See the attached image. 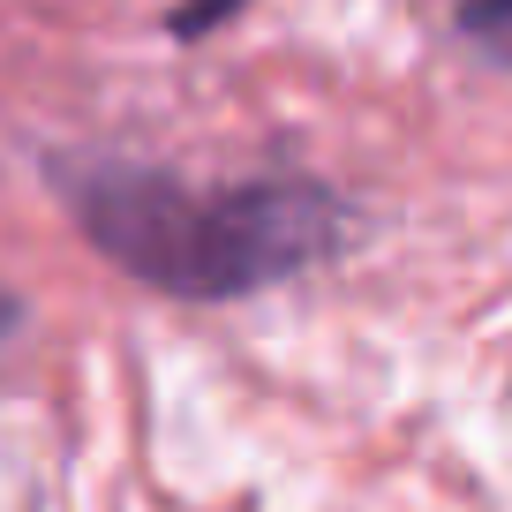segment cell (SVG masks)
<instances>
[{
	"label": "cell",
	"mask_w": 512,
	"mask_h": 512,
	"mask_svg": "<svg viewBox=\"0 0 512 512\" xmlns=\"http://www.w3.org/2000/svg\"><path fill=\"white\" fill-rule=\"evenodd\" d=\"M460 38L482 46L497 68H512V0H460Z\"/></svg>",
	"instance_id": "2"
},
{
	"label": "cell",
	"mask_w": 512,
	"mask_h": 512,
	"mask_svg": "<svg viewBox=\"0 0 512 512\" xmlns=\"http://www.w3.org/2000/svg\"><path fill=\"white\" fill-rule=\"evenodd\" d=\"M241 8H249V0H181V8H174V31L181 38H204V31H219L226 16H241Z\"/></svg>",
	"instance_id": "3"
},
{
	"label": "cell",
	"mask_w": 512,
	"mask_h": 512,
	"mask_svg": "<svg viewBox=\"0 0 512 512\" xmlns=\"http://www.w3.org/2000/svg\"><path fill=\"white\" fill-rule=\"evenodd\" d=\"M91 249L174 302H234L339 249L347 211L317 181H181L159 166H61Z\"/></svg>",
	"instance_id": "1"
},
{
	"label": "cell",
	"mask_w": 512,
	"mask_h": 512,
	"mask_svg": "<svg viewBox=\"0 0 512 512\" xmlns=\"http://www.w3.org/2000/svg\"><path fill=\"white\" fill-rule=\"evenodd\" d=\"M8 324H16V302H8V294H0V332H8Z\"/></svg>",
	"instance_id": "4"
}]
</instances>
